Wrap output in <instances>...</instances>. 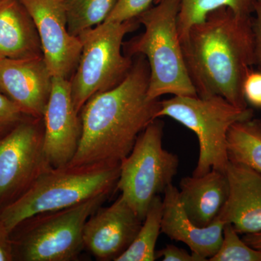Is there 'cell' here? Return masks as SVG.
Instances as JSON below:
<instances>
[{"label": "cell", "instance_id": "16", "mask_svg": "<svg viewBox=\"0 0 261 261\" xmlns=\"http://www.w3.org/2000/svg\"><path fill=\"white\" fill-rule=\"evenodd\" d=\"M228 190L226 173L212 170L202 176L182 178L179 197L192 222L205 227L217 219L227 200Z\"/></svg>", "mask_w": 261, "mask_h": 261}, {"label": "cell", "instance_id": "9", "mask_svg": "<svg viewBox=\"0 0 261 261\" xmlns=\"http://www.w3.org/2000/svg\"><path fill=\"white\" fill-rule=\"evenodd\" d=\"M43 118L27 116L0 137V211L24 195L50 165Z\"/></svg>", "mask_w": 261, "mask_h": 261}, {"label": "cell", "instance_id": "4", "mask_svg": "<svg viewBox=\"0 0 261 261\" xmlns=\"http://www.w3.org/2000/svg\"><path fill=\"white\" fill-rule=\"evenodd\" d=\"M120 164L48 168L11 205L0 211V222L11 232L25 219L42 213L62 210L116 190Z\"/></svg>", "mask_w": 261, "mask_h": 261}, {"label": "cell", "instance_id": "13", "mask_svg": "<svg viewBox=\"0 0 261 261\" xmlns=\"http://www.w3.org/2000/svg\"><path fill=\"white\" fill-rule=\"evenodd\" d=\"M44 57L0 60V92L27 116L43 118L53 89Z\"/></svg>", "mask_w": 261, "mask_h": 261}, {"label": "cell", "instance_id": "12", "mask_svg": "<svg viewBox=\"0 0 261 261\" xmlns=\"http://www.w3.org/2000/svg\"><path fill=\"white\" fill-rule=\"evenodd\" d=\"M142 221L126 200L119 196L108 207L100 206L84 228V247L98 260H115L135 240Z\"/></svg>", "mask_w": 261, "mask_h": 261}, {"label": "cell", "instance_id": "14", "mask_svg": "<svg viewBox=\"0 0 261 261\" xmlns=\"http://www.w3.org/2000/svg\"><path fill=\"white\" fill-rule=\"evenodd\" d=\"M225 173L229 190L217 219L232 225L239 233L261 231V173L228 161Z\"/></svg>", "mask_w": 261, "mask_h": 261}, {"label": "cell", "instance_id": "17", "mask_svg": "<svg viewBox=\"0 0 261 261\" xmlns=\"http://www.w3.org/2000/svg\"><path fill=\"white\" fill-rule=\"evenodd\" d=\"M43 57L35 24L19 0L0 2V60Z\"/></svg>", "mask_w": 261, "mask_h": 261}, {"label": "cell", "instance_id": "22", "mask_svg": "<svg viewBox=\"0 0 261 261\" xmlns=\"http://www.w3.org/2000/svg\"><path fill=\"white\" fill-rule=\"evenodd\" d=\"M231 224H226L219 251L211 261H261V250L247 245Z\"/></svg>", "mask_w": 261, "mask_h": 261}, {"label": "cell", "instance_id": "28", "mask_svg": "<svg viewBox=\"0 0 261 261\" xmlns=\"http://www.w3.org/2000/svg\"><path fill=\"white\" fill-rule=\"evenodd\" d=\"M15 260L14 248L10 232L0 222V261Z\"/></svg>", "mask_w": 261, "mask_h": 261}, {"label": "cell", "instance_id": "11", "mask_svg": "<svg viewBox=\"0 0 261 261\" xmlns=\"http://www.w3.org/2000/svg\"><path fill=\"white\" fill-rule=\"evenodd\" d=\"M43 121L44 152L48 163L54 168L69 164L82 135V122L73 104L70 80L53 77Z\"/></svg>", "mask_w": 261, "mask_h": 261}, {"label": "cell", "instance_id": "10", "mask_svg": "<svg viewBox=\"0 0 261 261\" xmlns=\"http://www.w3.org/2000/svg\"><path fill=\"white\" fill-rule=\"evenodd\" d=\"M35 24L43 57L53 77L70 80L82 54L79 37L68 32L63 0H19Z\"/></svg>", "mask_w": 261, "mask_h": 261}, {"label": "cell", "instance_id": "19", "mask_svg": "<svg viewBox=\"0 0 261 261\" xmlns=\"http://www.w3.org/2000/svg\"><path fill=\"white\" fill-rule=\"evenodd\" d=\"M162 0H154V4ZM256 0H181L177 18L178 36L181 43L186 39L192 25L200 23L207 14L221 8H228L235 14L250 17Z\"/></svg>", "mask_w": 261, "mask_h": 261}, {"label": "cell", "instance_id": "5", "mask_svg": "<svg viewBox=\"0 0 261 261\" xmlns=\"http://www.w3.org/2000/svg\"><path fill=\"white\" fill-rule=\"evenodd\" d=\"M109 195L97 196L71 207L33 216L10 232L15 260L72 261L84 250L87 219Z\"/></svg>", "mask_w": 261, "mask_h": 261}, {"label": "cell", "instance_id": "30", "mask_svg": "<svg viewBox=\"0 0 261 261\" xmlns=\"http://www.w3.org/2000/svg\"><path fill=\"white\" fill-rule=\"evenodd\" d=\"M63 1H65V0H63Z\"/></svg>", "mask_w": 261, "mask_h": 261}, {"label": "cell", "instance_id": "3", "mask_svg": "<svg viewBox=\"0 0 261 261\" xmlns=\"http://www.w3.org/2000/svg\"><path fill=\"white\" fill-rule=\"evenodd\" d=\"M181 0H162L137 18L145 32L123 43L126 56H143L149 68L147 97L164 94L197 97L187 71L178 36L177 18Z\"/></svg>", "mask_w": 261, "mask_h": 261}, {"label": "cell", "instance_id": "27", "mask_svg": "<svg viewBox=\"0 0 261 261\" xmlns=\"http://www.w3.org/2000/svg\"><path fill=\"white\" fill-rule=\"evenodd\" d=\"M253 13L255 14V18H252L255 65L261 71V0L255 1Z\"/></svg>", "mask_w": 261, "mask_h": 261}, {"label": "cell", "instance_id": "25", "mask_svg": "<svg viewBox=\"0 0 261 261\" xmlns=\"http://www.w3.org/2000/svg\"><path fill=\"white\" fill-rule=\"evenodd\" d=\"M243 94L247 104L261 108V71L251 70L243 84Z\"/></svg>", "mask_w": 261, "mask_h": 261}, {"label": "cell", "instance_id": "15", "mask_svg": "<svg viewBox=\"0 0 261 261\" xmlns=\"http://www.w3.org/2000/svg\"><path fill=\"white\" fill-rule=\"evenodd\" d=\"M161 232L190 247L192 252L207 260L219 251L225 223L219 219L200 227L188 217L179 197V190L172 184L164 192Z\"/></svg>", "mask_w": 261, "mask_h": 261}, {"label": "cell", "instance_id": "20", "mask_svg": "<svg viewBox=\"0 0 261 261\" xmlns=\"http://www.w3.org/2000/svg\"><path fill=\"white\" fill-rule=\"evenodd\" d=\"M163 205L161 196H155L135 240L116 261H153L157 258L155 246L161 232Z\"/></svg>", "mask_w": 261, "mask_h": 261}, {"label": "cell", "instance_id": "7", "mask_svg": "<svg viewBox=\"0 0 261 261\" xmlns=\"http://www.w3.org/2000/svg\"><path fill=\"white\" fill-rule=\"evenodd\" d=\"M139 25L137 18L122 23L104 22L79 35L82 54L70 79L73 104L79 114L91 97L115 88L128 74L134 62L122 53L123 39Z\"/></svg>", "mask_w": 261, "mask_h": 261}, {"label": "cell", "instance_id": "24", "mask_svg": "<svg viewBox=\"0 0 261 261\" xmlns=\"http://www.w3.org/2000/svg\"><path fill=\"white\" fill-rule=\"evenodd\" d=\"M27 116L4 94L0 93V137L6 135Z\"/></svg>", "mask_w": 261, "mask_h": 261}, {"label": "cell", "instance_id": "18", "mask_svg": "<svg viewBox=\"0 0 261 261\" xmlns=\"http://www.w3.org/2000/svg\"><path fill=\"white\" fill-rule=\"evenodd\" d=\"M228 161L241 163L261 173V121L255 118L239 121L227 134Z\"/></svg>", "mask_w": 261, "mask_h": 261}, {"label": "cell", "instance_id": "8", "mask_svg": "<svg viewBox=\"0 0 261 261\" xmlns=\"http://www.w3.org/2000/svg\"><path fill=\"white\" fill-rule=\"evenodd\" d=\"M163 123L146 127L120 164L116 190L142 221L155 196L164 192L177 173L179 160L163 147Z\"/></svg>", "mask_w": 261, "mask_h": 261}, {"label": "cell", "instance_id": "2", "mask_svg": "<svg viewBox=\"0 0 261 261\" xmlns=\"http://www.w3.org/2000/svg\"><path fill=\"white\" fill-rule=\"evenodd\" d=\"M181 47L198 97L221 96L236 107L248 108L243 88L255 65L252 16L228 8L215 10L192 25Z\"/></svg>", "mask_w": 261, "mask_h": 261}, {"label": "cell", "instance_id": "21", "mask_svg": "<svg viewBox=\"0 0 261 261\" xmlns=\"http://www.w3.org/2000/svg\"><path fill=\"white\" fill-rule=\"evenodd\" d=\"M117 0H65L68 32L73 37L106 21Z\"/></svg>", "mask_w": 261, "mask_h": 261}, {"label": "cell", "instance_id": "1", "mask_svg": "<svg viewBox=\"0 0 261 261\" xmlns=\"http://www.w3.org/2000/svg\"><path fill=\"white\" fill-rule=\"evenodd\" d=\"M149 80L147 60L137 56L121 84L86 102L80 113V144L70 165L121 164L140 134L157 119L161 101L147 97Z\"/></svg>", "mask_w": 261, "mask_h": 261}, {"label": "cell", "instance_id": "23", "mask_svg": "<svg viewBox=\"0 0 261 261\" xmlns=\"http://www.w3.org/2000/svg\"><path fill=\"white\" fill-rule=\"evenodd\" d=\"M154 0H117L116 5L105 22L122 23L137 19L152 7Z\"/></svg>", "mask_w": 261, "mask_h": 261}, {"label": "cell", "instance_id": "26", "mask_svg": "<svg viewBox=\"0 0 261 261\" xmlns=\"http://www.w3.org/2000/svg\"><path fill=\"white\" fill-rule=\"evenodd\" d=\"M156 257H162L163 261H205L197 254L189 253L184 249L173 245H166L165 248L156 252Z\"/></svg>", "mask_w": 261, "mask_h": 261}, {"label": "cell", "instance_id": "6", "mask_svg": "<svg viewBox=\"0 0 261 261\" xmlns=\"http://www.w3.org/2000/svg\"><path fill=\"white\" fill-rule=\"evenodd\" d=\"M163 116L173 118L197 136L200 154L193 176H200L212 170L225 173L228 130L237 122L253 118V111L236 107L221 96H174L160 102L156 118Z\"/></svg>", "mask_w": 261, "mask_h": 261}, {"label": "cell", "instance_id": "29", "mask_svg": "<svg viewBox=\"0 0 261 261\" xmlns=\"http://www.w3.org/2000/svg\"><path fill=\"white\" fill-rule=\"evenodd\" d=\"M243 240L250 247L261 250V231L247 233L244 236Z\"/></svg>", "mask_w": 261, "mask_h": 261}, {"label": "cell", "instance_id": "31", "mask_svg": "<svg viewBox=\"0 0 261 261\" xmlns=\"http://www.w3.org/2000/svg\"><path fill=\"white\" fill-rule=\"evenodd\" d=\"M1 1H2V0H0V2H1Z\"/></svg>", "mask_w": 261, "mask_h": 261}]
</instances>
